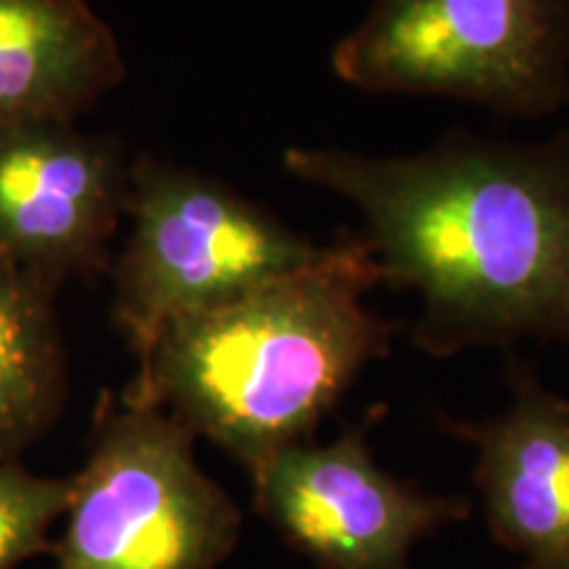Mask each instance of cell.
<instances>
[{"instance_id": "6da1fadb", "label": "cell", "mask_w": 569, "mask_h": 569, "mask_svg": "<svg viewBox=\"0 0 569 569\" xmlns=\"http://www.w3.org/2000/svg\"><path fill=\"white\" fill-rule=\"evenodd\" d=\"M282 167L359 211L380 282L419 298L425 353L569 340V140L459 132L409 156L298 146Z\"/></svg>"}, {"instance_id": "7a4b0ae2", "label": "cell", "mask_w": 569, "mask_h": 569, "mask_svg": "<svg viewBox=\"0 0 569 569\" xmlns=\"http://www.w3.org/2000/svg\"><path fill=\"white\" fill-rule=\"evenodd\" d=\"M375 284L365 240L343 234L309 264L169 325L122 398L167 411L251 475L315 440L356 377L388 356L396 327L365 303Z\"/></svg>"}, {"instance_id": "3957f363", "label": "cell", "mask_w": 569, "mask_h": 569, "mask_svg": "<svg viewBox=\"0 0 569 569\" xmlns=\"http://www.w3.org/2000/svg\"><path fill=\"white\" fill-rule=\"evenodd\" d=\"M69 486L59 569H217L238 546L240 509L161 409L103 396Z\"/></svg>"}, {"instance_id": "277c9868", "label": "cell", "mask_w": 569, "mask_h": 569, "mask_svg": "<svg viewBox=\"0 0 569 569\" xmlns=\"http://www.w3.org/2000/svg\"><path fill=\"white\" fill-rule=\"evenodd\" d=\"M332 71L372 96L543 117L569 92V0H372Z\"/></svg>"}, {"instance_id": "5b68a950", "label": "cell", "mask_w": 569, "mask_h": 569, "mask_svg": "<svg viewBox=\"0 0 569 569\" xmlns=\"http://www.w3.org/2000/svg\"><path fill=\"white\" fill-rule=\"evenodd\" d=\"M124 217L113 322L138 361L177 319L309 264L325 248L217 177L151 159L130 167Z\"/></svg>"}, {"instance_id": "8992f818", "label": "cell", "mask_w": 569, "mask_h": 569, "mask_svg": "<svg viewBox=\"0 0 569 569\" xmlns=\"http://www.w3.org/2000/svg\"><path fill=\"white\" fill-rule=\"evenodd\" d=\"M253 507L319 569H407L419 540L461 522L465 498L422 493L372 457L365 427L290 446L251 472Z\"/></svg>"}, {"instance_id": "52a82bcc", "label": "cell", "mask_w": 569, "mask_h": 569, "mask_svg": "<svg viewBox=\"0 0 569 569\" xmlns=\"http://www.w3.org/2000/svg\"><path fill=\"white\" fill-rule=\"evenodd\" d=\"M130 167L111 138L74 122L0 132V256L56 290L106 264Z\"/></svg>"}, {"instance_id": "ba28073f", "label": "cell", "mask_w": 569, "mask_h": 569, "mask_svg": "<svg viewBox=\"0 0 569 569\" xmlns=\"http://www.w3.org/2000/svg\"><path fill=\"white\" fill-rule=\"evenodd\" d=\"M478 448L475 486L488 528L530 567L569 569V401L519 380L488 422H448Z\"/></svg>"}, {"instance_id": "9c48e42d", "label": "cell", "mask_w": 569, "mask_h": 569, "mask_svg": "<svg viewBox=\"0 0 569 569\" xmlns=\"http://www.w3.org/2000/svg\"><path fill=\"white\" fill-rule=\"evenodd\" d=\"M127 77L88 0H0V132L74 122Z\"/></svg>"}, {"instance_id": "30bf717a", "label": "cell", "mask_w": 569, "mask_h": 569, "mask_svg": "<svg viewBox=\"0 0 569 569\" xmlns=\"http://www.w3.org/2000/svg\"><path fill=\"white\" fill-rule=\"evenodd\" d=\"M67 401L53 290L0 256V453L21 457Z\"/></svg>"}, {"instance_id": "8fae6325", "label": "cell", "mask_w": 569, "mask_h": 569, "mask_svg": "<svg viewBox=\"0 0 569 569\" xmlns=\"http://www.w3.org/2000/svg\"><path fill=\"white\" fill-rule=\"evenodd\" d=\"M69 478H42L0 453V569L53 551L51 528L69 507Z\"/></svg>"}, {"instance_id": "7c38bea8", "label": "cell", "mask_w": 569, "mask_h": 569, "mask_svg": "<svg viewBox=\"0 0 569 569\" xmlns=\"http://www.w3.org/2000/svg\"><path fill=\"white\" fill-rule=\"evenodd\" d=\"M525 569H543V567H530V565H528V567H525Z\"/></svg>"}]
</instances>
